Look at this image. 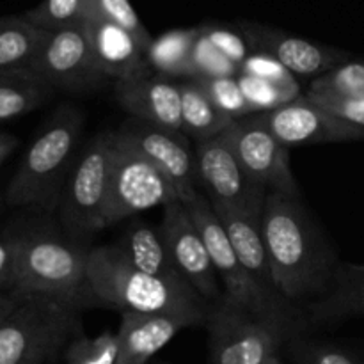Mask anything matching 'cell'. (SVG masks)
<instances>
[{
	"mask_svg": "<svg viewBox=\"0 0 364 364\" xmlns=\"http://www.w3.org/2000/svg\"><path fill=\"white\" fill-rule=\"evenodd\" d=\"M262 235L276 290L288 302L318 297L338 262L299 198L267 194Z\"/></svg>",
	"mask_w": 364,
	"mask_h": 364,
	"instance_id": "6da1fadb",
	"label": "cell"
},
{
	"mask_svg": "<svg viewBox=\"0 0 364 364\" xmlns=\"http://www.w3.org/2000/svg\"><path fill=\"white\" fill-rule=\"evenodd\" d=\"M89 281L98 302L121 313L187 315L206 323V301L187 283H169L144 274L116 247L89 251Z\"/></svg>",
	"mask_w": 364,
	"mask_h": 364,
	"instance_id": "7a4b0ae2",
	"label": "cell"
},
{
	"mask_svg": "<svg viewBox=\"0 0 364 364\" xmlns=\"http://www.w3.org/2000/svg\"><path fill=\"white\" fill-rule=\"evenodd\" d=\"M84 121L82 110L70 103L55 110L28 146L7 187L6 199L11 206H36L46 212L59 206Z\"/></svg>",
	"mask_w": 364,
	"mask_h": 364,
	"instance_id": "3957f363",
	"label": "cell"
},
{
	"mask_svg": "<svg viewBox=\"0 0 364 364\" xmlns=\"http://www.w3.org/2000/svg\"><path fill=\"white\" fill-rule=\"evenodd\" d=\"M185 206L205 240L217 276L223 281L226 291L223 297L224 301L245 309L258 320L279 327L291 338L299 336L308 322L302 318L291 302H288L283 295L265 290L242 265L228 240L223 224L213 212L210 199L198 194Z\"/></svg>",
	"mask_w": 364,
	"mask_h": 364,
	"instance_id": "277c9868",
	"label": "cell"
},
{
	"mask_svg": "<svg viewBox=\"0 0 364 364\" xmlns=\"http://www.w3.org/2000/svg\"><path fill=\"white\" fill-rule=\"evenodd\" d=\"M13 291L55 297L77 309L98 304L89 281V252L50 235L21 237Z\"/></svg>",
	"mask_w": 364,
	"mask_h": 364,
	"instance_id": "5b68a950",
	"label": "cell"
},
{
	"mask_svg": "<svg viewBox=\"0 0 364 364\" xmlns=\"http://www.w3.org/2000/svg\"><path fill=\"white\" fill-rule=\"evenodd\" d=\"M77 327L75 306L46 295H20L16 308L0 323V364H43Z\"/></svg>",
	"mask_w": 364,
	"mask_h": 364,
	"instance_id": "8992f818",
	"label": "cell"
},
{
	"mask_svg": "<svg viewBox=\"0 0 364 364\" xmlns=\"http://www.w3.org/2000/svg\"><path fill=\"white\" fill-rule=\"evenodd\" d=\"M116 135L105 132L92 139L68 174L60 194V219L68 231L85 235L103 230V208L112 178Z\"/></svg>",
	"mask_w": 364,
	"mask_h": 364,
	"instance_id": "52a82bcc",
	"label": "cell"
},
{
	"mask_svg": "<svg viewBox=\"0 0 364 364\" xmlns=\"http://www.w3.org/2000/svg\"><path fill=\"white\" fill-rule=\"evenodd\" d=\"M212 364H265L291 340L288 333L220 299L206 316Z\"/></svg>",
	"mask_w": 364,
	"mask_h": 364,
	"instance_id": "ba28073f",
	"label": "cell"
},
{
	"mask_svg": "<svg viewBox=\"0 0 364 364\" xmlns=\"http://www.w3.org/2000/svg\"><path fill=\"white\" fill-rule=\"evenodd\" d=\"M173 201H178V196L169 180L116 135V156L103 208V226H114L127 217Z\"/></svg>",
	"mask_w": 364,
	"mask_h": 364,
	"instance_id": "9c48e42d",
	"label": "cell"
},
{
	"mask_svg": "<svg viewBox=\"0 0 364 364\" xmlns=\"http://www.w3.org/2000/svg\"><path fill=\"white\" fill-rule=\"evenodd\" d=\"M31 71L53 91L85 92L109 80L96 66L85 23L48 32Z\"/></svg>",
	"mask_w": 364,
	"mask_h": 364,
	"instance_id": "30bf717a",
	"label": "cell"
},
{
	"mask_svg": "<svg viewBox=\"0 0 364 364\" xmlns=\"http://www.w3.org/2000/svg\"><path fill=\"white\" fill-rule=\"evenodd\" d=\"M194 159L198 180L208 191L210 201L262 215L269 192L245 173L226 134L198 142Z\"/></svg>",
	"mask_w": 364,
	"mask_h": 364,
	"instance_id": "8fae6325",
	"label": "cell"
},
{
	"mask_svg": "<svg viewBox=\"0 0 364 364\" xmlns=\"http://www.w3.org/2000/svg\"><path fill=\"white\" fill-rule=\"evenodd\" d=\"M116 135L169 180L178 201L187 205L199 194L196 188V159L188 149L183 132L167 130L132 117L117 128Z\"/></svg>",
	"mask_w": 364,
	"mask_h": 364,
	"instance_id": "7c38bea8",
	"label": "cell"
},
{
	"mask_svg": "<svg viewBox=\"0 0 364 364\" xmlns=\"http://www.w3.org/2000/svg\"><path fill=\"white\" fill-rule=\"evenodd\" d=\"M226 137L245 173L269 194L299 198V185L290 167V151L252 116L233 121Z\"/></svg>",
	"mask_w": 364,
	"mask_h": 364,
	"instance_id": "4fadbf2b",
	"label": "cell"
},
{
	"mask_svg": "<svg viewBox=\"0 0 364 364\" xmlns=\"http://www.w3.org/2000/svg\"><path fill=\"white\" fill-rule=\"evenodd\" d=\"M252 117L287 148L364 141V128L341 119L308 96H299L294 102Z\"/></svg>",
	"mask_w": 364,
	"mask_h": 364,
	"instance_id": "5bb4252c",
	"label": "cell"
},
{
	"mask_svg": "<svg viewBox=\"0 0 364 364\" xmlns=\"http://www.w3.org/2000/svg\"><path fill=\"white\" fill-rule=\"evenodd\" d=\"M160 235L183 279L205 301H217L220 297L219 276L205 240L183 203L173 201L164 206Z\"/></svg>",
	"mask_w": 364,
	"mask_h": 364,
	"instance_id": "9a60e30c",
	"label": "cell"
},
{
	"mask_svg": "<svg viewBox=\"0 0 364 364\" xmlns=\"http://www.w3.org/2000/svg\"><path fill=\"white\" fill-rule=\"evenodd\" d=\"M238 28L251 46L252 53H265L272 57L291 75L318 78L350 60V55L343 50L308 41L279 28L252 21H240Z\"/></svg>",
	"mask_w": 364,
	"mask_h": 364,
	"instance_id": "2e32d148",
	"label": "cell"
},
{
	"mask_svg": "<svg viewBox=\"0 0 364 364\" xmlns=\"http://www.w3.org/2000/svg\"><path fill=\"white\" fill-rule=\"evenodd\" d=\"M85 32L96 66L107 78L127 82L148 77L151 70L146 59L149 46L135 36L98 16L85 20Z\"/></svg>",
	"mask_w": 364,
	"mask_h": 364,
	"instance_id": "e0dca14e",
	"label": "cell"
},
{
	"mask_svg": "<svg viewBox=\"0 0 364 364\" xmlns=\"http://www.w3.org/2000/svg\"><path fill=\"white\" fill-rule=\"evenodd\" d=\"M119 105L135 119L156 124L173 132L181 130L180 84L160 77H142L114 85Z\"/></svg>",
	"mask_w": 364,
	"mask_h": 364,
	"instance_id": "ac0fdd59",
	"label": "cell"
},
{
	"mask_svg": "<svg viewBox=\"0 0 364 364\" xmlns=\"http://www.w3.org/2000/svg\"><path fill=\"white\" fill-rule=\"evenodd\" d=\"M201 323L198 318L187 315L121 313V326L117 331L119 355L116 364H144L181 329Z\"/></svg>",
	"mask_w": 364,
	"mask_h": 364,
	"instance_id": "d6986e66",
	"label": "cell"
},
{
	"mask_svg": "<svg viewBox=\"0 0 364 364\" xmlns=\"http://www.w3.org/2000/svg\"><path fill=\"white\" fill-rule=\"evenodd\" d=\"M217 219L223 224L226 237L242 265L252 274L265 290L279 294L274 287L269 255L262 235V215L231 208L223 203L210 201ZM281 295V294H279Z\"/></svg>",
	"mask_w": 364,
	"mask_h": 364,
	"instance_id": "ffe728a7",
	"label": "cell"
},
{
	"mask_svg": "<svg viewBox=\"0 0 364 364\" xmlns=\"http://www.w3.org/2000/svg\"><path fill=\"white\" fill-rule=\"evenodd\" d=\"M364 315V265L338 263L326 290L309 304L308 323L336 322Z\"/></svg>",
	"mask_w": 364,
	"mask_h": 364,
	"instance_id": "44dd1931",
	"label": "cell"
},
{
	"mask_svg": "<svg viewBox=\"0 0 364 364\" xmlns=\"http://www.w3.org/2000/svg\"><path fill=\"white\" fill-rule=\"evenodd\" d=\"M117 249L127 256L132 265L148 276L169 283H187L174 265L160 230H153L146 224H134L124 233Z\"/></svg>",
	"mask_w": 364,
	"mask_h": 364,
	"instance_id": "7402d4cb",
	"label": "cell"
},
{
	"mask_svg": "<svg viewBox=\"0 0 364 364\" xmlns=\"http://www.w3.org/2000/svg\"><path fill=\"white\" fill-rule=\"evenodd\" d=\"M181 91V130L199 142L224 134L233 124V117L219 109L208 98L196 78L180 82Z\"/></svg>",
	"mask_w": 364,
	"mask_h": 364,
	"instance_id": "603a6c76",
	"label": "cell"
},
{
	"mask_svg": "<svg viewBox=\"0 0 364 364\" xmlns=\"http://www.w3.org/2000/svg\"><path fill=\"white\" fill-rule=\"evenodd\" d=\"M48 32L21 16L0 18V71L31 70Z\"/></svg>",
	"mask_w": 364,
	"mask_h": 364,
	"instance_id": "cb8c5ba5",
	"label": "cell"
},
{
	"mask_svg": "<svg viewBox=\"0 0 364 364\" xmlns=\"http://www.w3.org/2000/svg\"><path fill=\"white\" fill-rule=\"evenodd\" d=\"M199 34H201L199 27L176 28L153 39L146 53L149 68L159 71L164 77L194 78L192 48Z\"/></svg>",
	"mask_w": 364,
	"mask_h": 364,
	"instance_id": "d4e9b609",
	"label": "cell"
},
{
	"mask_svg": "<svg viewBox=\"0 0 364 364\" xmlns=\"http://www.w3.org/2000/svg\"><path fill=\"white\" fill-rule=\"evenodd\" d=\"M53 89L34 71H0V121L25 116L41 107Z\"/></svg>",
	"mask_w": 364,
	"mask_h": 364,
	"instance_id": "484cf974",
	"label": "cell"
},
{
	"mask_svg": "<svg viewBox=\"0 0 364 364\" xmlns=\"http://www.w3.org/2000/svg\"><path fill=\"white\" fill-rule=\"evenodd\" d=\"M306 96L313 98H359L364 96V60H347L329 73L313 78Z\"/></svg>",
	"mask_w": 364,
	"mask_h": 364,
	"instance_id": "4316f807",
	"label": "cell"
},
{
	"mask_svg": "<svg viewBox=\"0 0 364 364\" xmlns=\"http://www.w3.org/2000/svg\"><path fill=\"white\" fill-rule=\"evenodd\" d=\"M89 16V0H43L23 13L25 20L46 32L84 25Z\"/></svg>",
	"mask_w": 364,
	"mask_h": 364,
	"instance_id": "83f0119b",
	"label": "cell"
},
{
	"mask_svg": "<svg viewBox=\"0 0 364 364\" xmlns=\"http://www.w3.org/2000/svg\"><path fill=\"white\" fill-rule=\"evenodd\" d=\"M196 82L201 85L208 98L235 121L255 114L247 100H245L240 84H238V77H199L196 78Z\"/></svg>",
	"mask_w": 364,
	"mask_h": 364,
	"instance_id": "f1b7e54d",
	"label": "cell"
},
{
	"mask_svg": "<svg viewBox=\"0 0 364 364\" xmlns=\"http://www.w3.org/2000/svg\"><path fill=\"white\" fill-rule=\"evenodd\" d=\"M238 84H240L252 112L256 114L269 112V110L277 109V107L299 98V85L297 87H284V85L272 84V82L244 73L238 75Z\"/></svg>",
	"mask_w": 364,
	"mask_h": 364,
	"instance_id": "f546056e",
	"label": "cell"
},
{
	"mask_svg": "<svg viewBox=\"0 0 364 364\" xmlns=\"http://www.w3.org/2000/svg\"><path fill=\"white\" fill-rule=\"evenodd\" d=\"M89 16L103 18V20L128 31L146 46L151 45L153 38L142 25L130 0H89Z\"/></svg>",
	"mask_w": 364,
	"mask_h": 364,
	"instance_id": "4dcf8cb0",
	"label": "cell"
},
{
	"mask_svg": "<svg viewBox=\"0 0 364 364\" xmlns=\"http://www.w3.org/2000/svg\"><path fill=\"white\" fill-rule=\"evenodd\" d=\"M117 355L119 341L117 334L112 333H103L92 340L80 338L68 348L70 364H116Z\"/></svg>",
	"mask_w": 364,
	"mask_h": 364,
	"instance_id": "1f68e13d",
	"label": "cell"
},
{
	"mask_svg": "<svg viewBox=\"0 0 364 364\" xmlns=\"http://www.w3.org/2000/svg\"><path fill=\"white\" fill-rule=\"evenodd\" d=\"M192 66H194V78L238 77L240 75V68L233 60L228 59L220 50H217L203 34H199L192 48Z\"/></svg>",
	"mask_w": 364,
	"mask_h": 364,
	"instance_id": "d6a6232c",
	"label": "cell"
},
{
	"mask_svg": "<svg viewBox=\"0 0 364 364\" xmlns=\"http://www.w3.org/2000/svg\"><path fill=\"white\" fill-rule=\"evenodd\" d=\"M201 34L215 46L217 50L224 53L230 60H233L238 68L244 64V60L251 55V46L245 41L240 28H231L220 23H203L199 25Z\"/></svg>",
	"mask_w": 364,
	"mask_h": 364,
	"instance_id": "836d02e7",
	"label": "cell"
},
{
	"mask_svg": "<svg viewBox=\"0 0 364 364\" xmlns=\"http://www.w3.org/2000/svg\"><path fill=\"white\" fill-rule=\"evenodd\" d=\"M290 354L297 364H358L348 354L333 345L302 340L301 334L291 338Z\"/></svg>",
	"mask_w": 364,
	"mask_h": 364,
	"instance_id": "e575fe53",
	"label": "cell"
},
{
	"mask_svg": "<svg viewBox=\"0 0 364 364\" xmlns=\"http://www.w3.org/2000/svg\"><path fill=\"white\" fill-rule=\"evenodd\" d=\"M240 73L251 75V77L262 78V80L272 82L277 85H284V87H297V80L294 78V75L283 64L265 53H251L240 66Z\"/></svg>",
	"mask_w": 364,
	"mask_h": 364,
	"instance_id": "d590c367",
	"label": "cell"
},
{
	"mask_svg": "<svg viewBox=\"0 0 364 364\" xmlns=\"http://www.w3.org/2000/svg\"><path fill=\"white\" fill-rule=\"evenodd\" d=\"M20 242L21 237L16 235H0V294L14 288Z\"/></svg>",
	"mask_w": 364,
	"mask_h": 364,
	"instance_id": "8d00e7d4",
	"label": "cell"
},
{
	"mask_svg": "<svg viewBox=\"0 0 364 364\" xmlns=\"http://www.w3.org/2000/svg\"><path fill=\"white\" fill-rule=\"evenodd\" d=\"M308 98L329 112L336 114L341 119L364 128V96H359V98H313V96H308Z\"/></svg>",
	"mask_w": 364,
	"mask_h": 364,
	"instance_id": "74e56055",
	"label": "cell"
},
{
	"mask_svg": "<svg viewBox=\"0 0 364 364\" xmlns=\"http://www.w3.org/2000/svg\"><path fill=\"white\" fill-rule=\"evenodd\" d=\"M18 301H20V295L14 294V291L0 294V323H2L11 313H13V309L16 308Z\"/></svg>",
	"mask_w": 364,
	"mask_h": 364,
	"instance_id": "f35d334b",
	"label": "cell"
},
{
	"mask_svg": "<svg viewBox=\"0 0 364 364\" xmlns=\"http://www.w3.org/2000/svg\"><path fill=\"white\" fill-rule=\"evenodd\" d=\"M18 146V137L14 135L6 134V132H0V166L7 160V156L16 149Z\"/></svg>",
	"mask_w": 364,
	"mask_h": 364,
	"instance_id": "ab89813d",
	"label": "cell"
},
{
	"mask_svg": "<svg viewBox=\"0 0 364 364\" xmlns=\"http://www.w3.org/2000/svg\"><path fill=\"white\" fill-rule=\"evenodd\" d=\"M265 364H283V361H281V359H279V355H272V358H270L269 359V361H267Z\"/></svg>",
	"mask_w": 364,
	"mask_h": 364,
	"instance_id": "60d3db41",
	"label": "cell"
}]
</instances>
